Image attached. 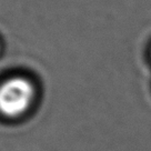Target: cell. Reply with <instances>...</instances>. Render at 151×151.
Listing matches in <instances>:
<instances>
[{
	"label": "cell",
	"mask_w": 151,
	"mask_h": 151,
	"mask_svg": "<svg viewBox=\"0 0 151 151\" xmlns=\"http://www.w3.org/2000/svg\"><path fill=\"white\" fill-rule=\"evenodd\" d=\"M36 88L28 78L11 77L0 83V114L5 118L22 117L31 109Z\"/></svg>",
	"instance_id": "6da1fadb"
}]
</instances>
